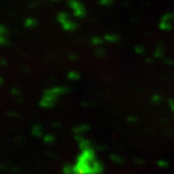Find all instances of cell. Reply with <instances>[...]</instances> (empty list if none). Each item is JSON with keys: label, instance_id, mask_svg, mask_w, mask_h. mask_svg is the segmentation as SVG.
<instances>
[{"label": "cell", "instance_id": "obj_1", "mask_svg": "<svg viewBox=\"0 0 174 174\" xmlns=\"http://www.w3.org/2000/svg\"><path fill=\"white\" fill-rule=\"evenodd\" d=\"M172 15L167 14L163 17V20L160 24V27L164 30H169L171 29V20H172Z\"/></svg>", "mask_w": 174, "mask_h": 174}, {"label": "cell", "instance_id": "obj_2", "mask_svg": "<svg viewBox=\"0 0 174 174\" xmlns=\"http://www.w3.org/2000/svg\"><path fill=\"white\" fill-rule=\"evenodd\" d=\"M105 40L109 41V42H117V41L119 40V37L116 35H107L106 37H105Z\"/></svg>", "mask_w": 174, "mask_h": 174}, {"label": "cell", "instance_id": "obj_3", "mask_svg": "<svg viewBox=\"0 0 174 174\" xmlns=\"http://www.w3.org/2000/svg\"><path fill=\"white\" fill-rule=\"evenodd\" d=\"M112 1H113V0H101V3H102V4H106V6H108V4H110Z\"/></svg>", "mask_w": 174, "mask_h": 174}]
</instances>
